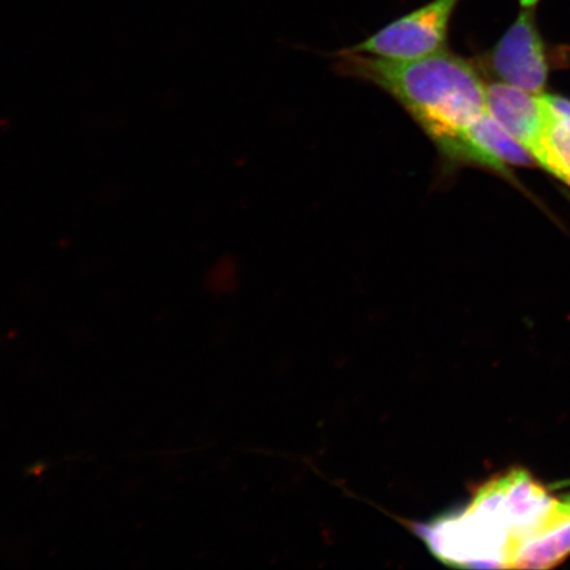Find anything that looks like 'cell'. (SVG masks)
I'll use <instances>...</instances> for the list:
<instances>
[{"label": "cell", "mask_w": 570, "mask_h": 570, "mask_svg": "<svg viewBox=\"0 0 570 570\" xmlns=\"http://www.w3.org/2000/svg\"><path fill=\"white\" fill-rule=\"evenodd\" d=\"M337 70L380 88L432 141L445 173L468 166L470 131L487 116L488 87L473 61L441 51L417 60L337 53Z\"/></svg>", "instance_id": "obj_1"}, {"label": "cell", "mask_w": 570, "mask_h": 570, "mask_svg": "<svg viewBox=\"0 0 570 570\" xmlns=\"http://www.w3.org/2000/svg\"><path fill=\"white\" fill-rule=\"evenodd\" d=\"M562 499L525 469L481 484L462 509L416 527L434 558L470 569H512L515 554L550 522Z\"/></svg>", "instance_id": "obj_2"}, {"label": "cell", "mask_w": 570, "mask_h": 570, "mask_svg": "<svg viewBox=\"0 0 570 570\" xmlns=\"http://www.w3.org/2000/svg\"><path fill=\"white\" fill-rule=\"evenodd\" d=\"M462 0H431L391 21L367 39L342 49L389 60H417L446 49L449 28Z\"/></svg>", "instance_id": "obj_3"}, {"label": "cell", "mask_w": 570, "mask_h": 570, "mask_svg": "<svg viewBox=\"0 0 570 570\" xmlns=\"http://www.w3.org/2000/svg\"><path fill=\"white\" fill-rule=\"evenodd\" d=\"M498 82L541 95L550 80V51L534 10L522 9L497 45L484 57Z\"/></svg>", "instance_id": "obj_4"}, {"label": "cell", "mask_w": 570, "mask_h": 570, "mask_svg": "<svg viewBox=\"0 0 570 570\" xmlns=\"http://www.w3.org/2000/svg\"><path fill=\"white\" fill-rule=\"evenodd\" d=\"M488 107L497 122L531 155L546 124V92L533 95L497 81L488 87Z\"/></svg>", "instance_id": "obj_5"}, {"label": "cell", "mask_w": 570, "mask_h": 570, "mask_svg": "<svg viewBox=\"0 0 570 570\" xmlns=\"http://www.w3.org/2000/svg\"><path fill=\"white\" fill-rule=\"evenodd\" d=\"M547 118L531 156L537 166L570 188V101L547 95Z\"/></svg>", "instance_id": "obj_6"}, {"label": "cell", "mask_w": 570, "mask_h": 570, "mask_svg": "<svg viewBox=\"0 0 570 570\" xmlns=\"http://www.w3.org/2000/svg\"><path fill=\"white\" fill-rule=\"evenodd\" d=\"M520 9L534 10L541 0H518Z\"/></svg>", "instance_id": "obj_7"}, {"label": "cell", "mask_w": 570, "mask_h": 570, "mask_svg": "<svg viewBox=\"0 0 570 570\" xmlns=\"http://www.w3.org/2000/svg\"><path fill=\"white\" fill-rule=\"evenodd\" d=\"M564 498H566V501H568L570 503V494Z\"/></svg>", "instance_id": "obj_8"}]
</instances>
